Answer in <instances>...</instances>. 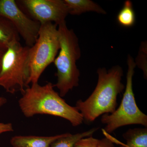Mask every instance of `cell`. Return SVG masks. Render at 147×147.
I'll return each mask as SVG.
<instances>
[{"mask_svg":"<svg viewBox=\"0 0 147 147\" xmlns=\"http://www.w3.org/2000/svg\"><path fill=\"white\" fill-rule=\"evenodd\" d=\"M20 36L14 25L0 16V50L5 51L11 45L20 41Z\"/></svg>","mask_w":147,"mask_h":147,"instance_id":"30bf717a","label":"cell"},{"mask_svg":"<svg viewBox=\"0 0 147 147\" xmlns=\"http://www.w3.org/2000/svg\"><path fill=\"white\" fill-rule=\"evenodd\" d=\"M114 141L109 137H106L99 140L97 147H115Z\"/></svg>","mask_w":147,"mask_h":147,"instance_id":"2e32d148","label":"cell"},{"mask_svg":"<svg viewBox=\"0 0 147 147\" xmlns=\"http://www.w3.org/2000/svg\"><path fill=\"white\" fill-rule=\"evenodd\" d=\"M117 20L121 26L125 27L132 26L135 23L136 17L131 1H125L123 7L117 16Z\"/></svg>","mask_w":147,"mask_h":147,"instance_id":"5bb4252c","label":"cell"},{"mask_svg":"<svg viewBox=\"0 0 147 147\" xmlns=\"http://www.w3.org/2000/svg\"><path fill=\"white\" fill-rule=\"evenodd\" d=\"M7 102L6 98L3 97H0V107L5 104Z\"/></svg>","mask_w":147,"mask_h":147,"instance_id":"ac0fdd59","label":"cell"},{"mask_svg":"<svg viewBox=\"0 0 147 147\" xmlns=\"http://www.w3.org/2000/svg\"><path fill=\"white\" fill-rule=\"evenodd\" d=\"M58 30L59 52L53 62L57 68V81L54 85L63 98L79 86L80 73L76 62L80 59L81 53L78 38L73 30L68 28L65 21L58 25Z\"/></svg>","mask_w":147,"mask_h":147,"instance_id":"3957f363","label":"cell"},{"mask_svg":"<svg viewBox=\"0 0 147 147\" xmlns=\"http://www.w3.org/2000/svg\"><path fill=\"white\" fill-rule=\"evenodd\" d=\"M97 72L98 80L94 90L86 100H77L75 106L84 120L89 122L101 115L114 113L117 109L118 95L125 88L121 82L123 70L119 66L108 70L100 68Z\"/></svg>","mask_w":147,"mask_h":147,"instance_id":"7a4b0ae2","label":"cell"},{"mask_svg":"<svg viewBox=\"0 0 147 147\" xmlns=\"http://www.w3.org/2000/svg\"><path fill=\"white\" fill-rule=\"evenodd\" d=\"M59 49L57 25L51 22L41 24L37 39L34 45L30 47V84L38 83L43 71L54 62Z\"/></svg>","mask_w":147,"mask_h":147,"instance_id":"5b68a950","label":"cell"},{"mask_svg":"<svg viewBox=\"0 0 147 147\" xmlns=\"http://www.w3.org/2000/svg\"><path fill=\"white\" fill-rule=\"evenodd\" d=\"M5 51L3 50H0V69H1V63L3 55Z\"/></svg>","mask_w":147,"mask_h":147,"instance_id":"d6986e66","label":"cell"},{"mask_svg":"<svg viewBox=\"0 0 147 147\" xmlns=\"http://www.w3.org/2000/svg\"><path fill=\"white\" fill-rule=\"evenodd\" d=\"M99 139L92 136L85 137L80 139L76 142L74 147H97Z\"/></svg>","mask_w":147,"mask_h":147,"instance_id":"9a60e30c","label":"cell"},{"mask_svg":"<svg viewBox=\"0 0 147 147\" xmlns=\"http://www.w3.org/2000/svg\"><path fill=\"white\" fill-rule=\"evenodd\" d=\"M30 47L20 42L10 45L3 55L0 69V86L11 94H23L29 87Z\"/></svg>","mask_w":147,"mask_h":147,"instance_id":"277c9868","label":"cell"},{"mask_svg":"<svg viewBox=\"0 0 147 147\" xmlns=\"http://www.w3.org/2000/svg\"><path fill=\"white\" fill-rule=\"evenodd\" d=\"M126 144L120 147H147V128L129 129L123 135Z\"/></svg>","mask_w":147,"mask_h":147,"instance_id":"7c38bea8","label":"cell"},{"mask_svg":"<svg viewBox=\"0 0 147 147\" xmlns=\"http://www.w3.org/2000/svg\"><path fill=\"white\" fill-rule=\"evenodd\" d=\"M54 88L51 83L44 86L37 83L26 89L18 100L24 115L28 118L38 114L59 117L68 121L74 127L83 123L84 119L79 110L67 104Z\"/></svg>","mask_w":147,"mask_h":147,"instance_id":"6da1fadb","label":"cell"},{"mask_svg":"<svg viewBox=\"0 0 147 147\" xmlns=\"http://www.w3.org/2000/svg\"><path fill=\"white\" fill-rule=\"evenodd\" d=\"M0 16L7 18L14 25L26 46L35 43L41 24L24 13L14 0H0Z\"/></svg>","mask_w":147,"mask_h":147,"instance_id":"52a82bcc","label":"cell"},{"mask_svg":"<svg viewBox=\"0 0 147 147\" xmlns=\"http://www.w3.org/2000/svg\"><path fill=\"white\" fill-rule=\"evenodd\" d=\"M68 14L79 15L85 12L93 11L106 14V12L96 3L90 0H63Z\"/></svg>","mask_w":147,"mask_h":147,"instance_id":"8fae6325","label":"cell"},{"mask_svg":"<svg viewBox=\"0 0 147 147\" xmlns=\"http://www.w3.org/2000/svg\"><path fill=\"white\" fill-rule=\"evenodd\" d=\"M33 19L40 24L51 22L58 25L65 21L68 11L63 0L19 1Z\"/></svg>","mask_w":147,"mask_h":147,"instance_id":"ba28073f","label":"cell"},{"mask_svg":"<svg viewBox=\"0 0 147 147\" xmlns=\"http://www.w3.org/2000/svg\"><path fill=\"white\" fill-rule=\"evenodd\" d=\"M62 134L50 137L16 136L11 138L10 143L13 147H50L52 142Z\"/></svg>","mask_w":147,"mask_h":147,"instance_id":"9c48e42d","label":"cell"},{"mask_svg":"<svg viewBox=\"0 0 147 147\" xmlns=\"http://www.w3.org/2000/svg\"><path fill=\"white\" fill-rule=\"evenodd\" d=\"M13 131V126L11 123H0V134L5 132H9Z\"/></svg>","mask_w":147,"mask_h":147,"instance_id":"e0dca14e","label":"cell"},{"mask_svg":"<svg viewBox=\"0 0 147 147\" xmlns=\"http://www.w3.org/2000/svg\"><path fill=\"white\" fill-rule=\"evenodd\" d=\"M127 65L126 88L120 105L114 113L102 115L101 117V122L105 125V131L108 133L129 125L147 126V116L138 108L134 97L132 79L136 64L130 55L127 58Z\"/></svg>","mask_w":147,"mask_h":147,"instance_id":"8992f818","label":"cell"},{"mask_svg":"<svg viewBox=\"0 0 147 147\" xmlns=\"http://www.w3.org/2000/svg\"><path fill=\"white\" fill-rule=\"evenodd\" d=\"M98 128H93L82 133L72 134L69 133L63 134L61 137L52 142L50 147H74L76 142L82 138L92 136Z\"/></svg>","mask_w":147,"mask_h":147,"instance_id":"4fadbf2b","label":"cell"}]
</instances>
